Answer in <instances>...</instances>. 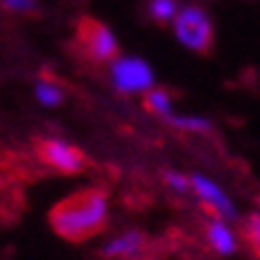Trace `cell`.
Instances as JSON below:
<instances>
[{"mask_svg": "<svg viewBox=\"0 0 260 260\" xmlns=\"http://www.w3.org/2000/svg\"><path fill=\"white\" fill-rule=\"evenodd\" d=\"M51 229L67 242H88L109 223V194L99 186L80 188L51 210Z\"/></svg>", "mask_w": 260, "mask_h": 260, "instance_id": "obj_1", "label": "cell"}, {"mask_svg": "<svg viewBox=\"0 0 260 260\" xmlns=\"http://www.w3.org/2000/svg\"><path fill=\"white\" fill-rule=\"evenodd\" d=\"M173 24V35L186 51L194 53H210L212 43H215V27H212V16L202 6H181Z\"/></svg>", "mask_w": 260, "mask_h": 260, "instance_id": "obj_2", "label": "cell"}, {"mask_svg": "<svg viewBox=\"0 0 260 260\" xmlns=\"http://www.w3.org/2000/svg\"><path fill=\"white\" fill-rule=\"evenodd\" d=\"M109 82L120 96H144L154 88V69L141 56H114L109 61Z\"/></svg>", "mask_w": 260, "mask_h": 260, "instance_id": "obj_3", "label": "cell"}, {"mask_svg": "<svg viewBox=\"0 0 260 260\" xmlns=\"http://www.w3.org/2000/svg\"><path fill=\"white\" fill-rule=\"evenodd\" d=\"M38 159L61 175H77L88 168V157L77 144H72L64 136H45L35 144Z\"/></svg>", "mask_w": 260, "mask_h": 260, "instance_id": "obj_4", "label": "cell"}, {"mask_svg": "<svg viewBox=\"0 0 260 260\" xmlns=\"http://www.w3.org/2000/svg\"><path fill=\"white\" fill-rule=\"evenodd\" d=\"M77 43L80 51L85 53L90 61L96 64H109L114 56H120V43H117V35L104 24V21L85 16L77 27Z\"/></svg>", "mask_w": 260, "mask_h": 260, "instance_id": "obj_5", "label": "cell"}, {"mask_svg": "<svg viewBox=\"0 0 260 260\" xmlns=\"http://www.w3.org/2000/svg\"><path fill=\"white\" fill-rule=\"evenodd\" d=\"M188 194L197 197V202L202 205L212 218H220V220H229V223H234L236 218H239L236 205L226 194V188H223L218 181H212L210 175H205V173H191L188 175Z\"/></svg>", "mask_w": 260, "mask_h": 260, "instance_id": "obj_6", "label": "cell"}, {"mask_svg": "<svg viewBox=\"0 0 260 260\" xmlns=\"http://www.w3.org/2000/svg\"><path fill=\"white\" fill-rule=\"evenodd\" d=\"M205 242H207L210 250L215 255H220V257L236 255L239 252V244H242L236 229L231 226L229 220H220V218H210L205 223Z\"/></svg>", "mask_w": 260, "mask_h": 260, "instance_id": "obj_7", "label": "cell"}, {"mask_svg": "<svg viewBox=\"0 0 260 260\" xmlns=\"http://www.w3.org/2000/svg\"><path fill=\"white\" fill-rule=\"evenodd\" d=\"M146 250V236L138 229H127L122 234L112 236L109 242L101 247V255L106 260H136Z\"/></svg>", "mask_w": 260, "mask_h": 260, "instance_id": "obj_8", "label": "cell"}, {"mask_svg": "<svg viewBox=\"0 0 260 260\" xmlns=\"http://www.w3.org/2000/svg\"><path fill=\"white\" fill-rule=\"evenodd\" d=\"M67 99V88L61 80H56L51 75H43L35 80V101L45 109H56V106H61Z\"/></svg>", "mask_w": 260, "mask_h": 260, "instance_id": "obj_9", "label": "cell"}, {"mask_svg": "<svg viewBox=\"0 0 260 260\" xmlns=\"http://www.w3.org/2000/svg\"><path fill=\"white\" fill-rule=\"evenodd\" d=\"M165 122H168L173 130H178V133H194V136H207V133L215 130V122L205 114H178V112H173L170 117H165Z\"/></svg>", "mask_w": 260, "mask_h": 260, "instance_id": "obj_10", "label": "cell"}, {"mask_svg": "<svg viewBox=\"0 0 260 260\" xmlns=\"http://www.w3.org/2000/svg\"><path fill=\"white\" fill-rule=\"evenodd\" d=\"M144 106H146V112H149V114L159 117V120H165V117H170V114L175 112L173 93H170L168 88H159V85L149 88V90L144 93Z\"/></svg>", "mask_w": 260, "mask_h": 260, "instance_id": "obj_11", "label": "cell"}, {"mask_svg": "<svg viewBox=\"0 0 260 260\" xmlns=\"http://www.w3.org/2000/svg\"><path fill=\"white\" fill-rule=\"evenodd\" d=\"M244 244L252 250L255 257H260V212H250L244 220H242V236Z\"/></svg>", "mask_w": 260, "mask_h": 260, "instance_id": "obj_12", "label": "cell"}, {"mask_svg": "<svg viewBox=\"0 0 260 260\" xmlns=\"http://www.w3.org/2000/svg\"><path fill=\"white\" fill-rule=\"evenodd\" d=\"M178 0H149V16L159 21V24H168L178 14Z\"/></svg>", "mask_w": 260, "mask_h": 260, "instance_id": "obj_13", "label": "cell"}, {"mask_svg": "<svg viewBox=\"0 0 260 260\" xmlns=\"http://www.w3.org/2000/svg\"><path fill=\"white\" fill-rule=\"evenodd\" d=\"M162 181L168 183V188L173 194H178V197H186L188 194V175L181 173V170H165L162 173Z\"/></svg>", "mask_w": 260, "mask_h": 260, "instance_id": "obj_14", "label": "cell"}, {"mask_svg": "<svg viewBox=\"0 0 260 260\" xmlns=\"http://www.w3.org/2000/svg\"><path fill=\"white\" fill-rule=\"evenodd\" d=\"M38 6H40V0H0V8L8 11V14H16V16L35 14Z\"/></svg>", "mask_w": 260, "mask_h": 260, "instance_id": "obj_15", "label": "cell"}]
</instances>
